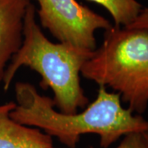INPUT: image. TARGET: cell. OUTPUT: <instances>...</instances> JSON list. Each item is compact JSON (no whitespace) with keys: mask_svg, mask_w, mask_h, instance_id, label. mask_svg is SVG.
<instances>
[{"mask_svg":"<svg viewBox=\"0 0 148 148\" xmlns=\"http://www.w3.org/2000/svg\"><path fill=\"white\" fill-rule=\"evenodd\" d=\"M126 28L143 29L148 31V8H143L135 20Z\"/></svg>","mask_w":148,"mask_h":148,"instance_id":"9","label":"cell"},{"mask_svg":"<svg viewBox=\"0 0 148 148\" xmlns=\"http://www.w3.org/2000/svg\"><path fill=\"white\" fill-rule=\"evenodd\" d=\"M30 0H0V82L23 40V24Z\"/></svg>","mask_w":148,"mask_h":148,"instance_id":"5","label":"cell"},{"mask_svg":"<svg viewBox=\"0 0 148 148\" xmlns=\"http://www.w3.org/2000/svg\"><path fill=\"white\" fill-rule=\"evenodd\" d=\"M81 75L120 95L132 113L148 107V31L113 26Z\"/></svg>","mask_w":148,"mask_h":148,"instance_id":"3","label":"cell"},{"mask_svg":"<svg viewBox=\"0 0 148 148\" xmlns=\"http://www.w3.org/2000/svg\"><path fill=\"white\" fill-rule=\"evenodd\" d=\"M32 3L27 7L23 24V40L6 69L3 79L7 91L21 67L40 75V86L51 89L54 106L65 114H74L88 106V98L81 85V72L90 58V52L64 43H53L41 31Z\"/></svg>","mask_w":148,"mask_h":148,"instance_id":"2","label":"cell"},{"mask_svg":"<svg viewBox=\"0 0 148 148\" xmlns=\"http://www.w3.org/2000/svg\"><path fill=\"white\" fill-rule=\"evenodd\" d=\"M14 90L16 102L10 112L12 119L56 138L67 148H76L85 134L98 135L101 147L108 148L127 134L148 130L147 120L124 108L120 95L102 86L95 101L74 114L56 110L53 100L40 94L31 83L16 82Z\"/></svg>","mask_w":148,"mask_h":148,"instance_id":"1","label":"cell"},{"mask_svg":"<svg viewBox=\"0 0 148 148\" xmlns=\"http://www.w3.org/2000/svg\"><path fill=\"white\" fill-rule=\"evenodd\" d=\"M58 148V147H51ZM116 148H147L143 133H130L123 137L120 144Z\"/></svg>","mask_w":148,"mask_h":148,"instance_id":"8","label":"cell"},{"mask_svg":"<svg viewBox=\"0 0 148 148\" xmlns=\"http://www.w3.org/2000/svg\"><path fill=\"white\" fill-rule=\"evenodd\" d=\"M105 8L110 12L115 27L129 26L138 16L143 7L137 0H87Z\"/></svg>","mask_w":148,"mask_h":148,"instance_id":"7","label":"cell"},{"mask_svg":"<svg viewBox=\"0 0 148 148\" xmlns=\"http://www.w3.org/2000/svg\"><path fill=\"white\" fill-rule=\"evenodd\" d=\"M143 136H144V138H145V141H146V143H147V147L148 148V130L147 131H146V132H144L143 133Z\"/></svg>","mask_w":148,"mask_h":148,"instance_id":"10","label":"cell"},{"mask_svg":"<svg viewBox=\"0 0 148 148\" xmlns=\"http://www.w3.org/2000/svg\"><path fill=\"white\" fill-rule=\"evenodd\" d=\"M40 24L58 42L87 51L96 49L95 32L113 25L77 0H37Z\"/></svg>","mask_w":148,"mask_h":148,"instance_id":"4","label":"cell"},{"mask_svg":"<svg viewBox=\"0 0 148 148\" xmlns=\"http://www.w3.org/2000/svg\"><path fill=\"white\" fill-rule=\"evenodd\" d=\"M15 102L0 105V148H51L52 137L39 128L13 120L10 112Z\"/></svg>","mask_w":148,"mask_h":148,"instance_id":"6","label":"cell"}]
</instances>
